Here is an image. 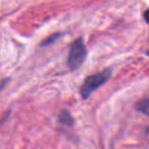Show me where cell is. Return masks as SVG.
Returning a JSON list of instances; mask_svg holds the SVG:
<instances>
[{"label": "cell", "mask_w": 149, "mask_h": 149, "mask_svg": "<svg viewBox=\"0 0 149 149\" xmlns=\"http://www.w3.org/2000/svg\"><path fill=\"white\" fill-rule=\"evenodd\" d=\"M111 76H112V70L111 69H106L100 73L88 76L85 79L84 83L81 87V96L84 100H87L96 89L102 86L107 81H109Z\"/></svg>", "instance_id": "6da1fadb"}, {"label": "cell", "mask_w": 149, "mask_h": 149, "mask_svg": "<svg viewBox=\"0 0 149 149\" xmlns=\"http://www.w3.org/2000/svg\"><path fill=\"white\" fill-rule=\"evenodd\" d=\"M86 58V48L81 39L76 40L71 45L68 56V66L72 71L80 68Z\"/></svg>", "instance_id": "7a4b0ae2"}, {"label": "cell", "mask_w": 149, "mask_h": 149, "mask_svg": "<svg viewBox=\"0 0 149 149\" xmlns=\"http://www.w3.org/2000/svg\"><path fill=\"white\" fill-rule=\"evenodd\" d=\"M136 110L139 111L140 113L149 116V100L145 98V100H142L140 102H137V104L135 106Z\"/></svg>", "instance_id": "3957f363"}, {"label": "cell", "mask_w": 149, "mask_h": 149, "mask_svg": "<svg viewBox=\"0 0 149 149\" xmlns=\"http://www.w3.org/2000/svg\"><path fill=\"white\" fill-rule=\"evenodd\" d=\"M60 122L67 126H72L73 124H74V120L70 116V114H69L68 112H66V111H62V112H61Z\"/></svg>", "instance_id": "277c9868"}, {"label": "cell", "mask_w": 149, "mask_h": 149, "mask_svg": "<svg viewBox=\"0 0 149 149\" xmlns=\"http://www.w3.org/2000/svg\"><path fill=\"white\" fill-rule=\"evenodd\" d=\"M59 37V36H53V37L51 38V39H49V40H47V41H45V43L43 44V45H49V44H51V43H53L54 41H55L57 38Z\"/></svg>", "instance_id": "5b68a950"}, {"label": "cell", "mask_w": 149, "mask_h": 149, "mask_svg": "<svg viewBox=\"0 0 149 149\" xmlns=\"http://www.w3.org/2000/svg\"><path fill=\"white\" fill-rule=\"evenodd\" d=\"M144 18H145V22L149 24V9H147L144 13Z\"/></svg>", "instance_id": "8992f818"}, {"label": "cell", "mask_w": 149, "mask_h": 149, "mask_svg": "<svg viewBox=\"0 0 149 149\" xmlns=\"http://www.w3.org/2000/svg\"><path fill=\"white\" fill-rule=\"evenodd\" d=\"M147 55H149V51H148V52H147Z\"/></svg>", "instance_id": "52a82bcc"}]
</instances>
